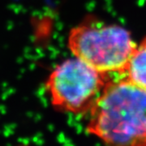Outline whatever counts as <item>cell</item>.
I'll list each match as a JSON object with an SVG mask.
<instances>
[{"mask_svg":"<svg viewBox=\"0 0 146 146\" xmlns=\"http://www.w3.org/2000/svg\"><path fill=\"white\" fill-rule=\"evenodd\" d=\"M18 141H19V142H21V144H22L24 146L29 145L30 144V141H29V139H28V138H25V139H19Z\"/></svg>","mask_w":146,"mask_h":146,"instance_id":"5","label":"cell"},{"mask_svg":"<svg viewBox=\"0 0 146 146\" xmlns=\"http://www.w3.org/2000/svg\"><path fill=\"white\" fill-rule=\"evenodd\" d=\"M86 115V131L106 146H146V89L124 77L109 80Z\"/></svg>","mask_w":146,"mask_h":146,"instance_id":"1","label":"cell"},{"mask_svg":"<svg viewBox=\"0 0 146 146\" xmlns=\"http://www.w3.org/2000/svg\"><path fill=\"white\" fill-rule=\"evenodd\" d=\"M107 76L74 57L53 69L45 88L55 108L68 114L84 115L102 94L109 80Z\"/></svg>","mask_w":146,"mask_h":146,"instance_id":"3","label":"cell"},{"mask_svg":"<svg viewBox=\"0 0 146 146\" xmlns=\"http://www.w3.org/2000/svg\"><path fill=\"white\" fill-rule=\"evenodd\" d=\"M123 76L132 84L146 89V36L136 45Z\"/></svg>","mask_w":146,"mask_h":146,"instance_id":"4","label":"cell"},{"mask_svg":"<svg viewBox=\"0 0 146 146\" xmlns=\"http://www.w3.org/2000/svg\"><path fill=\"white\" fill-rule=\"evenodd\" d=\"M44 143H45L44 140H42V139H41V138H40V139L38 140V141H37L36 144H35V145H37V146H42V145H44Z\"/></svg>","mask_w":146,"mask_h":146,"instance_id":"6","label":"cell"},{"mask_svg":"<svg viewBox=\"0 0 146 146\" xmlns=\"http://www.w3.org/2000/svg\"><path fill=\"white\" fill-rule=\"evenodd\" d=\"M136 45L125 28L92 16L73 27L68 37V46L74 57L106 75L123 76Z\"/></svg>","mask_w":146,"mask_h":146,"instance_id":"2","label":"cell"}]
</instances>
